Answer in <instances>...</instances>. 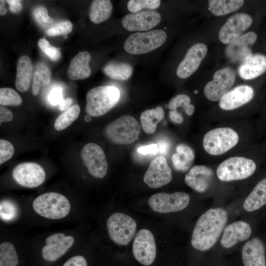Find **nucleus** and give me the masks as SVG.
Listing matches in <instances>:
<instances>
[{
    "label": "nucleus",
    "mask_w": 266,
    "mask_h": 266,
    "mask_svg": "<svg viewBox=\"0 0 266 266\" xmlns=\"http://www.w3.org/2000/svg\"><path fill=\"white\" fill-rule=\"evenodd\" d=\"M227 219V213L223 208H210L202 214L193 232L192 246L201 251L212 248L219 239Z\"/></svg>",
    "instance_id": "nucleus-1"
},
{
    "label": "nucleus",
    "mask_w": 266,
    "mask_h": 266,
    "mask_svg": "<svg viewBox=\"0 0 266 266\" xmlns=\"http://www.w3.org/2000/svg\"><path fill=\"white\" fill-rule=\"evenodd\" d=\"M119 90L112 86L103 85L90 90L86 95L85 111L91 116L103 115L118 102Z\"/></svg>",
    "instance_id": "nucleus-2"
},
{
    "label": "nucleus",
    "mask_w": 266,
    "mask_h": 266,
    "mask_svg": "<svg viewBox=\"0 0 266 266\" xmlns=\"http://www.w3.org/2000/svg\"><path fill=\"white\" fill-rule=\"evenodd\" d=\"M33 207L34 211L41 216L54 220L65 217L70 209L67 199L55 192H48L39 196L33 201Z\"/></svg>",
    "instance_id": "nucleus-3"
},
{
    "label": "nucleus",
    "mask_w": 266,
    "mask_h": 266,
    "mask_svg": "<svg viewBox=\"0 0 266 266\" xmlns=\"http://www.w3.org/2000/svg\"><path fill=\"white\" fill-rule=\"evenodd\" d=\"M140 126L132 116L124 115L112 121L104 129L106 137L111 142L119 144H129L137 139Z\"/></svg>",
    "instance_id": "nucleus-4"
},
{
    "label": "nucleus",
    "mask_w": 266,
    "mask_h": 266,
    "mask_svg": "<svg viewBox=\"0 0 266 266\" xmlns=\"http://www.w3.org/2000/svg\"><path fill=\"white\" fill-rule=\"evenodd\" d=\"M166 39L167 35L162 30L137 32L128 37L124 42V48L130 54H143L159 48Z\"/></svg>",
    "instance_id": "nucleus-5"
},
{
    "label": "nucleus",
    "mask_w": 266,
    "mask_h": 266,
    "mask_svg": "<svg viewBox=\"0 0 266 266\" xmlns=\"http://www.w3.org/2000/svg\"><path fill=\"white\" fill-rule=\"evenodd\" d=\"M239 140L237 133L230 128H218L207 132L203 138V147L208 154L222 155L233 147Z\"/></svg>",
    "instance_id": "nucleus-6"
},
{
    "label": "nucleus",
    "mask_w": 266,
    "mask_h": 266,
    "mask_svg": "<svg viewBox=\"0 0 266 266\" xmlns=\"http://www.w3.org/2000/svg\"><path fill=\"white\" fill-rule=\"evenodd\" d=\"M256 169V165L252 160L243 157H233L219 165L216 174L219 180L228 182L247 178Z\"/></svg>",
    "instance_id": "nucleus-7"
},
{
    "label": "nucleus",
    "mask_w": 266,
    "mask_h": 266,
    "mask_svg": "<svg viewBox=\"0 0 266 266\" xmlns=\"http://www.w3.org/2000/svg\"><path fill=\"white\" fill-rule=\"evenodd\" d=\"M136 223L131 216L121 213L112 214L107 221V229L111 240L120 245H127L136 230Z\"/></svg>",
    "instance_id": "nucleus-8"
},
{
    "label": "nucleus",
    "mask_w": 266,
    "mask_h": 266,
    "mask_svg": "<svg viewBox=\"0 0 266 266\" xmlns=\"http://www.w3.org/2000/svg\"><path fill=\"white\" fill-rule=\"evenodd\" d=\"M189 201L190 196L184 192H178L170 194L159 193L150 197L148 204L155 212L166 213L184 209Z\"/></svg>",
    "instance_id": "nucleus-9"
},
{
    "label": "nucleus",
    "mask_w": 266,
    "mask_h": 266,
    "mask_svg": "<svg viewBox=\"0 0 266 266\" xmlns=\"http://www.w3.org/2000/svg\"><path fill=\"white\" fill-rule=\"evenodd\" d=\"M235 73L229 67L217 70L213 74V79L208 82L204 88V94L211 101L220 100L233 85Z\"/></svg>",
    "instance_id": "nucleus-10"
},
{
    "label": "nucleus",
    "mask_w": 266,
    "mask_h": 266,
    "mask_svg": "<svg viewBox=\"0 0 266 266\" xmlns=\"http://www.w3.org/2000/svg\"><path fill=\"white\" fill-rule=\"evenodd\" d=\"M81 158L89 172L97 178L104 177L107 171L108 164L102 149L97 144L89 143L82 148Z\"/></svg>",
    "instance_id": "nucleus-11"
},
{
    "label": "nucleus",
    "mask_w": 266,
    "mask_h": 266,
    "mask_svg": "<svg viewBox=\"0 0 266 266\" xmlns=\"http://www.w3.org/2000/svg\"><path fill=\"white\" fill-rule=\"evenodd\" d=\"M133 251L140 264L148 266L154 262L156 246L154 235L149 230L142 229L138 231L133 242Z\"/></svg>",
    "instance_id": "nucleus-12"
},
{
    "label": "nucleus",
    "mask_w": 266,
    "mask_h": 266,
    "mask_svg": "<svg viewBox=\"0 0 266 266\" xmlns=\"http://www.w3.org/2000/svg\"><path fill=\"white\" fill-rule=\"evenodd\" d=\"M252 22L251 16L245 13H238L230 16L219 31L220 41L225 44L233 42L250 27Z\"/></svg>",
    "instance_id": "nucleus-13"
},
{
    "label": "nucleus",
    "mask_w": 266,
    "mask_h": 266,
    "mask_svg": "<svg viewBox=\"0 0 266 266\" xmlns=\"http://www.w3.org/2000/svg\"><path fill=\"white\" fill-rule=\"evenodd\" d=\"M12 176L20 185L34 188L44 181L45 173L39 165L33 162H25L18 164L14 168Z\"/></svg>",
    "instance_id": "nucleus-14"
},
{
    "label": "nucleus",
    "mask_w": 266,
    "mask_h": 266,
    "mask_svg": "<svg viewBox=\"0 0 266 266\" xmlns=\"http://www.w3.org/2000/svg\"><path fill=\"white\" fill-rule=\"evenodd\" d=\"M171 169L166 158L158 156L150 163L143 181L149 187L158 188L169 183L172 179Z\"/></svg>",
    "instance_id": "nucleus-15"
},
{
    "label": "nucleus",
    "mask_w": 266,
    "mask_h": 266,
    "mask_svg": "<svg viewBox=\"0 0 266 266\" xmlns=\"http://www.w3.org/2000/svg\"><path fill=\"white\" fill-rule=\"evenodd\" d=\"M161 21V14L155 10H146L125 15L123 27L131 32L147 31L157 26Z\"/></svg>",
    "instance_id": "nucleus-16"
},
{
    "label": "nucleus",
    "mask_w": 266,
    "mask_h": 266,
    "mask_svg": "<svg viewBox=\"0 0 266 266\" xmlns=\"http://www.w3.org/2000/svg\"><path fill=\"white\" fill-rule=\"evenodd\" d=\"M207 52V47L203 43L199 42L191 46L177 67V76L185 79L191 76L199 68Z\"/></svg>",
    "instance_id": "nucleus-17"
},
{
    "label": "nucleus",
    "mask_w": 266,
    "mask_h": 266,
    "mask_svg": "<svg viewBox=\"0 0 266 266\" xmlns=\"http://www.w3.org/2000/svg\"><path fill=\"white\" fill-rule=\"evenodd\" d=\"M74 241L72 236H66L63 233L51 235L45 239L46 245L42 249V257L47 261H55L67 252Z\"/></svg>",
    "instance_id": "nucleus-18"
},
{
    "label": "nucleus",
    "mask_w": 266,
    "mask_h": 266,
    "mask_svg": "<svg viewBox=\"0 0 266 266\" xmlns=\"http://www.w3.org/2000/svg\"><path fill=\"white\" fill-rule=\"evenodd\" d=\"M213 177V171L210 167L197 165L192 167L186 174L185 182L195 191L202 193L208 190Z\"/></svg>",
    "instance_id": "nucleus-19"
},
{
    "label": "nucleus",
    "mask_w": 266,
    "mask_h": 266,
    "mask_svg": "<svg viewBox=\"0 0 266 266\" xmlns=\"http://www.w3.org/2000/svg\"><path fill=\"white\" fill-rule=\"evenodd\" d=\"M254 94V90L250 86H238L229 91L220 100L219 107L225 110L236 109L250 101Z\"/></svg>",
    "instance_id": "nucleus-20"
},
{
    "label": "nucleus",
    "mask_w": 266,
    "mask_h": 266,
    "mask_svg": "<svg viewBox=\"0 0 266 266\" xmlns=\"http://www.w3.org/2000/svg\"><path fill=\"white\" fill-rule=\"evenodd\" d=\"M252 229L250 225L243 221L234 222L226 226L221 239V244L225 248H231L240 241L250 236Z\"/></svg>",
    "instance_id": "nucleus-21"
},
{
    "label": "nucleus",
    "mask_w": 266,
    "mask_h": 266,
    "mask_svg": "<svg viewBox=\"0 0 266 266\" xmlns=\"http://www.w3.org/2000/svg\"><path fill=\"white\" fill-rule=\"evenodd\" d=\"M242 259L244 266H266L265 247L258 237L248 240L243 246Z\"/></svg>",
    "instance_id": "nucleus-22"
},
{
    "label": "nucleus",
    "mask_w": 266,
    "mask_h": 266,
    "mask_svg": "<svg viewBox=\"0 0 266 266\" xmlns=\"http://www.w3.org/2000/svg\"><path fill=\"white\" fill-rule=\"evenodd\" d=\"M266 71V56L262 54L251 55L240 66L238 73L245 80L254 79Z\"/></svg>",
    "instance_id": "nucleus-23"
},
{
    "label": "nucleus",
    "mask_w": 266,
    "mask_h": 266,
    "mask_svg": "<svg viewBox=\"0 0 266 266\" xmlns=\"http://www.w3.org/2000/svg\"><path fill=\"white\" fill-rule=\"evenodd\" d=\"M91 55L88 52H79L71 60L67 75L71 80L84 79L91 73L89 66Z\"/></svg>",
    "instance_id": "nucleus-24"
},
{
    "label": "nucleus",
    "mask_w": 266,
    "mask_h": 266,
    "mask_svg": "<svg viewBox=\"0 0 266 266\" xmlns=\"http://www.w3.org/2000/svg\"><path fill=\"white\" fill-rule=\"evenodd\" d=\"M33 67L32 62L27 56L20 57L17 62L15 86L21 92L27 91L30 85Z\"/></svg>",
    "instance_id": "nucleus-25"
},
{
    "label": "nucleus",
    "mask_w": 266,
    "mask_h": 266,
    "mask_svg": "<svg viewBox=\"0 0 266 266\" xmlns=\"http://www.w3.org/2000/svg\"><path fill=\"white\" fill-rule=\"evenodd\" d=\"M176 153L171 157V160L174 168L180 172L187 171L192 165L195 154L193 149L188 145L180 143L175 148Z\"/></svg>",
    "instance_id": "nucleus-26"
},
{
    "label": "nucleus",
    "mask_w": 266,
    "mask_h": 266,
    "mask_svg": "<svg viewBox=\"0 0 266 266\" xmlns=\"http://www.w3.org/2000/svg\"><path fill=\"white\" fill-rule=\"evenodd\" d=\"M266 204V178L255 187L243 202V208L248 212L255 211Z\"/></svg>",
    "instance_id": "nucleus-27"
},
{
    "label": "nucleus",
    "mask_w": 266,
    "mask_h": 266,
    "mask_svg": "<svg viewBox=\"0 0 266 266\" xmlns=\"http://www.w3.org/2000/svg\"><path fill=\"white\" fill-rule=\"evenodd\" d=\"M257 39V35L253 32H249L241 35L227 47L228 55L231 58L238 57L240 54L242 55L243 52L248 56L251 55L248 47L253 45Z\"/></svg>",
    "instance_id": "nucleus-28"
},
{
    "label": "nucleus",
    "mask_w": 266,
    "mask_h": 266,
    "mask_svg": "<svg viewBox=\"0 0 266 266\" xmlns=\"http://www.w3.org/2000/svg\"><path fill=\"white\" fill-rule=\"evenodd\" d=\"M112 10L113 6L110 0H93L89 8L90 19L94 23H101L110 16Z\"/></svg>",
    "instance_id": "nucleus-29"
},
{
    "label": "nucleus",
    "mask_w": 266,
    "mask_h": 266,
    "mask_svg": "<svg viewBox=\"0 0 266 266\" xmlns=\"http://www.w3.org/2000/svg\"><path fill=\"white\" fill-rule=\"evenodd\" d=\"M164 110L160 106L155 108L144 111L140 117L143 131L148 134L154 133L157 128V124L164 118Z\"/></svg>",
    "instance_id": "nucleus-30"
},
{
    "label": "nucleus",
    "mask_w": 266,
    "mask_h": 266,
    "mask_svg": "<svg viewBox=\"0 0 266 266\" xmlns=\"http://www.w3.org/2000/svg\"><path fill=\"white\" fill-rule=\"evenodd\" d=\"M242 0H209L208 7L211 13L217 16L232 13L239 9L244 4Z\"/></svg>",
    "instance_id": "nucleus-31"
},
{
    "label": "nucleus",
    "mask_w": 266,
    "mask_h": 266,
    "mask_svg": "<svg viewBox=\"0 0 266 266\" xmlns=\"http://www.w3.org/2000/svg\"><path fill=\"white\" fill-rule=\"evenodd\" d=\"M104 74L111 79L126 81L132 75L133 67L126 63L110 62L103 68Z\"/></svg>",
    "instance_id": "nucleus-32"
},
{
    "label": "nucleus",
    "mask_w": 266,
    "mask_h": 266,
    "mask_svg": "<svg viewBox=\"0 0 266 266\" xmlns=\"http://www.w3.org/2000/svg\"><path fill=\"white\" fill-rule=\"evenodd\" d=\"M80 108L75 104L62 113L56 120L54 128L57 131H62L70 126L78 118Z\"/></svg>",
    "instance_id": "nucleus-33"
},
{
    "label": "nucleus",
    "mask_w": 266,
    "mask_h": 266,
    "mask_svg": "<svg viewBox=\"0 0 266 266\" xmlns=\"http://www.w3.org/2000/svg\"><path fill=\"white\" fill-rule=\"evenodd\" d=\"M18 255L13 245L5 242L0 245V266H17Z\"/></svg>",
    "instance_id": "nucleus-34"
},
{
    "label": "nucleus",
    "mask_w": 266,
    "mask_h": 266,
    "mask_svg": "<svg viewBox=\"0 0 266 266\" xmlns=\"http://www.w3.org/2000/svg\"><path fill=\"white\" fill-rule=\"evenodd\" d=\"M161 4L160 0H130L127 3V8L132 13L140 12L142 9H156Z\"/></svg>",
    "instance_id": "nucleus-35"
},
{
    "label": "nucleus",
    "mask_w": 266,
    "mask_h": 266,
    "mask_svg": "<svg viewBox=\"0 0 266 266\" xmlns=\"http://www.w3.org/2000/svg\"><path fill=\"white\" fill-rule=\"evenodd\" d=\"M22 102V99L19 94L10 88H1L0 89V104L3 105H19Z\"/></svg>",
    "instance_id": "nucleus-36"
},
{
    "label": "nucleus",
    "mask_w": 266,
    "mask_h": 266,
    "mask_svg": "<svg viewBox=\"0 0 266 266\" xmlns=\"http://www.w3.org/2000/svg\"><path fill=\"white\" fill-rule=\"evenodd\" d=\"M18 210L17 205L9 200H3L0 204V217L5 222H10L15 219L18 216Z\"/></svg>",
    "instance_id": "nucleus-37"
},
{
    "label": "nucleus",
    "mask_w": 266,
    "mask_h": 266,
    "mask_svg": "<svg viewBox=\"0 0 266 266\" xmlns=\"http://www.w3.org/2000/svg\"><path fill=\"white\" fill-rule=\"evenodd\" d=\"M73 28V25L69 21H63L56 24L46 31L49 36L63 35L65 38L70 33Z\"/></svg>",
    "instance_id": "nucleus-38"
},
{
    "label": "nucleus",
    "mask_w": 266,
    "mask_h": 266,
    "mask_svg": "<svg viewBox=\"0 0 266 266\" xmlns=\"http://www.w3.org/2000/svg\"><path fill=\"white\" fill-rule=\"evenodd\" d=\"M38 46L53 61H58L61 57L60 49L51 45L45 38H40L37 42Z\"/></svg>",
    "instance_id": "nucleus-39"
},
{
    "label": "nucleus",
    "mask_w": 266,
    "mask_h": 266,
    "mask_svg": "<svg viewBox=\"0 0 266 266\" xmlns=\"http://www.w3.org/2000/svg\"><path fill=\"white\" fill-rule=\"evenodd\" d=\"M14 152V147L9 141L1 139L0 140V164L11 159Z\"/></svg>",
    "instance_id": "nucleus-40"
},
{
    "label": "nucleus",
    "mask_w": 266,
    "mask_h": 266,
    "mask_svg": "<svg viewBox=\"0 0 266 266\" xmlns=\"http://www.w3.org/2000/svg\"><path fill=\"white\" fill-rule=\"evenodd\" d=\"M190 101L189 96L185 94H179L169 100L167 107L170 110H176L179 107L185 108L190 104Z\"/></svg>",
    "instance_id": "nucleus-41"
},
{
    "label": "nucleus",
    "mask_w": 266,
    "mask_h": 266,
    "mask_svg": "<svg viewBox=\"0 0 266 266\" xmlns=\"http://www.w3.org/2000/svg\"><path fill=\"white\" fill-rule=\"evenodd\" d=\"M33 15L40 25H42L43 23L49 24L54 22L53 19L48 15L46 8L42 6H37L34 9Z\"/></svg>",
    "instance_id": "nucleus-42"
},
{
    "label": "nucleus",
    "mask_w": 266,
    "mask_h": 266,
    "mask_svg": "<svg viewBox=\"0 0 266 266\" xmlns=\"http://www.w3.org/2000/svg\"><path fill=\"white\" fill-rule=\"evenodd\" d=\"M36 70L39 74L41 86L48 85L51 79V72L47 66L43 63H39L36 65Z\"/></svg>",
    "instance_id": "nucleus-43"
},
{
    "label": "nucleus",
    "mask_w": 266,
    "mask_h": 266,
    "mask_svg": "<svg viewBox=\"0 0 266 266\" xmlns=\"http://www.w3.org/2000/svg\"><path fill=\"white\" fill-rule=\"evenodd\" d=\"M48 99L52 105H58L64 99L62 89L59 87L53 89L49 94Z\"/></svg>",
    "instance_id": "nucleus-44"
},
{
    "label": "nucleus",
    "mask_w": 266,
    "mask_h": 266,
    "mask_svg": "<svg viewBox=\"0 0 266 266\" xmlns=\"http://www.w3.org/2000/svg\"><path fill=\"white\" fill-rule=\"evenodd\" d=\"M63 266H88V264L83 256H75L68 259Z\"/></svg>",
    "instance_id": "nucleus-45"
},
{
    "label": "nucleus",
    "mask_w": 266,
    "mask_h": 266,
    "mask_svg": "<svg viewBox=\"0 0 266 266\" xmlns=\"http://www.w3.org/2000/svg\"><path fill=\"white\" fill-rule=\"evenodd\" d=\"M137 151L142 155L154 154L155 155L159 152L158 144L152 143L149 145L142 146L138 147Z\"/></svg>",
    "instance_id": "nucleus-46"
},
{
    "label": "nucleus",
    "mask_w": 266,
    "mask_h": 266,
    "mask_svg": "<svg viewBox=\"0 0 266 266\" xmlns=\"http://www.w3.org/2000/svg\"><path fill=\"white\" fill-rule=\"evenodd\" d=\"M13 118L12 113L8 109L0 105V122H9Z\"/></svg>",
    "instance_id": "nucleus-47"
},
{
    "label": "nucleus",
    "mask_w": 266,
    "mask_h": 266,
    "mask_svg": "<svg viewBox=\"0 0 266 266\" xmlns=\"http://www.w3.org/2000/svg\"><path fill=\"white\" fill-rule=\"evenodd\" d=\"M41 85V80L39 73L35 71L33 75L32 91L33 95H37L40 87Z\"/></svg>",
    "instance_id": "nucleus-48"
},
{
    "label": "nucleus",
    "mask_w": 266,
    "mask_h": 266,
    "mask_svg": "<svg viewBox=\"0 0 266 266\" xmlns=\"http://www.w3.org/2000/svg\"><path fill=\"white\" fill-rule=\"evenodd\" d=\"M169 118L171 122L176 124H181L183 121L182 115L176 110H170L168 113Z\"/></svg>",
    "instance_id": "nucleus-49"
},
{
    "label": "nucleus",
    "mask_w": 266,
    "mask_h": 266,
    "mask_svg": "<svg viewBox=\"0 0 266 266\" xmlns=\"http://www.w3.org/2000/svg\"><path fill=\"white\" fill-rule=\"evenodd\" d=\"M20 1L21 0H7L6 1L9 4L10 10L14 13H18L21 10L22 6Z\"/></svg>",
    "instance_id": "nucleus-50"
},
{
    "label": "nucleus",
    "mask_w": 266,
    "mask_h": 266,
    "mask_svg": "<svg viewBox=\"0 0 266 266\" xmlns=\"http://www.w3.org/2000/svg\"><path fill=\"white\" fill-rule=\"evenodd\" d=\"M170 146V144L168 141L166 140L162 141L158 144L159 151L161 154H166L169 151Z\"/></svg>",
    "instance_id": "nucleus-51"
},
{
    "label": "nucleus",
    "mask_w": 266,
    "mask_h": 266,
    "mask_svg": "<svg viewBox=\"0 0 266 266\" xmlns=\"http://www.w3.org/2000/svg\"><path fill=\"white\" fill-rule=\"evenodd\" d=\"M72 99L70 98H67L63 99V100L58 105L59 108L61 110H64L67 109L71 104Z\"/></svg>",
    "instance_id": "nucleus-52"
},
{
    "label": "nucleus",
    "mask_w": 266,
    "mask_h": 266,
    "mask_svg": "<svg viewBox=\"0 0 266 266\" xmlns=\"http://www.w3.org/2000/svg\"><path fill=\"white\" fill-rule=\"evenodd\" d=\"M5 0H0V15L1 16L6 14L7 10L5 5Z\"/></svg>",
    "instance_id": "nucleus-53"
},
{
    "label": "nucleus",
    "mask_w": 266,
    "mask_h": 266,
    "mask_svg": "<svg viewBox=\"0 0 266 266\" xmlns=\"http://www.w3.org/2000/svg\"><path fill=\"white\" fill-rule=\"evenodd\" d=\"M184 110L186 113L189 116L192 115L195 111L194 106L192 104H189L184 108Z\"/></svg>",
    "instance_id": "nucleus-54"
},
{
    "label": "nucleus",
    "mask_w": 266,
    "mask_h": 266,
    "mask_svg": "<svg viewBox=\"0 0 266 266\" xmlns=\"http://www.w3.org/2000/svg\"><path fill=\"white\" fill-rule=\"evenodd\" d=\"M91 116H90L89 114L86 115L84 117V120L88 122H89L91 120Z\"/></svg>",
    "instance_id": "nucleus-55"
}]
</instances>
